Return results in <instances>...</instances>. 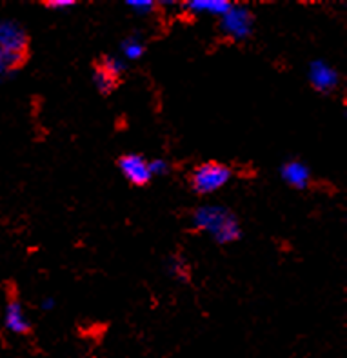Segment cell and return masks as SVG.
Listing matches in <instances>:
<instances>
[{
	"mask_svg": "<svg viewBox=\"0 0 347 358\" xmlns=\"http://www.w3.org/2000/svg\"><path fill=\"white\" fill-rule=\"evenodd\" d=\"M222 33L234 41L248 38L253 31V13L246 8H231L220 22Z\"/></svg>",
	"mask_w": 347,
	"mask_h": 358,
	"instance_id": "cell-6",
	"label": "cell"
},
{
	"mask_svg": "<svg viewBox=\"0 0 347 358\" xmlns=\"http://www.w3.org/2000/svg\"><path fill=\"white\" fill-rule=\"evenodd\" d=\"M117 166L120 169V173L124 175L131 186L135 187H144L148 186L153 175H151V169H149V162L142 157V155L136 153H126L118 157Z\"/></svg>",
	"mask_w": 347,
	"mask_h": 358,
	"instance_id": "cell-5",
	"label": "cell"
},
{
	"mask_svg": "<svg viewBox=\"0 0 347 358\" xmlns=\"http://www.w3.org/2000/svg\"><path fill=\"white\" fill-rule=\"evenodd\" d=\"M199 227L211 229L218 242H233L239 238V220L220 209H200L197 213Z\"/></svg>",
	"mask_w": 347,
	"mask_h": 358,
	"instance_id": "cell-2",
	"label": "cell"
},
{
	"mask_svg": "<svg viewBox=\"0 0 347 358\" xmlns=\"http://www.w3.org/2000/svg\"><path fill=\"white\" fill-rule=\"evenodd\" d=\"M231 177H233V171L227 164L208 160V162L194 166L187 180H190V187L197 195H211L226 186Z\"/></svg>",
	"mask_w": 347,
	"mask_h": 358,
	"instance_id": "cell-1",
	"label": "cell"
},
{
	"mask_svg": "<svg viewBox=\"0 0 347 358\" xmlns=\"http://www.w3.org/2000/svg\"><path fill=\"white\" fill-rule=\"evenodd\" d=\"M124 51L129 59H139L140 55L144 53V45L140 44L136 38H129L127 42H124Z\"/></svg>",
	"mask_w": 347,
	"mask_h": 358,
	"instance_id": "cell-12",
	"label": "cell"
},
{
	"mask_svg": "<svg viewBox=\"0 0 347 358\" xmlns=\"http://www.w3.org/2000/svg\"><path fill=\"white\" fill-rule=\"evenodd\" d=\"M44 6L48 9H68L75 6V0H48Z\"/></svg>",
	"mask_w": 347,
	"mask_h": 358,
	"instance_id": "cell-13",
	"label": "cell"
},
{
	"mask_svg": "<svg viewBox=\"0 0 347 358\" xmlns=\"http://www.w3.org/2000/svg\"><path fill=\"white\" fill-rule=\"evenodd\" d=\"M282 177L295 189H306L311 184V171L306 164L298 162V160H291L282 166Z\"/></svg>",
	"mask_w": 347,
	"mask_h": 358,
	"instance_id": "cell-9",
	"label": "cell"
},
{
	"mask_svg": "<svg viewBox=\"0 0 347 358\" xmlns=\"http://www.w3.org/2000/svg\"><path fill=\"white\" fill-rule=\"evenodd\" d=\"M233 8L231 2L226 0H193V2H187L185 9H190L193 13H211V15H224Z\"/></svg>",
	"mask_w": 347,
	"mask_h": 358,
	"instance_id": "cell-10",
	"label": "cell"
},
{
	"mask_svg": "<svg viewBox=\"0 0 347 358\" xmlns=\"http://www.w3.org/2000/svg\"><path fill=\"white\" fill-rule=\"evenodd\" d=\"M127 6H131L133 9H136V11H151L153 9V2H148V0H136V2H127Z\"/></svg>",
	"mask_w": 347,
	"mask_h": 358,
	"instance_id": "cell-14",
	"label": "cell"
},
{
	"mask_svg": "<svg viewBox=\"0 0 347 358\" xmlns=\"http://www.w3.org/2000/svg\"><path fill=\"white\" fill-rule=\"evenodd\" d=\"M6 329L15 335H29L31 333V324L24 313L22 302L15 293H9L8 302H6V315H4Z\"/></svg>",
	"mask_w": 347,
	"mask_h": 358,
	"instance_id": "cell-8",
	"label": "cell"
},
{
	"mask_svg": "<svg viewBox=\"0 0 347 358\" xmlns=\"http://www.w3.org/2000/svg\"><path fill=\"white\" fill-rule=\"evenodd\" d=\"M309 84L315 91L322 95L333 93L340 84V75L337 69H333L330 64L325 62H313L309 69Z\"/></svg>",
	"mask_w": 347,
	"mask_h": 358,
	"instance_id": "cell-7",
	"label": "cell"
},
{
	"mask_svg": "<svg viewBox=\"0 0 347 358\" xmlns=\"http://www.w3.org/2000/svg\"><path fill=\"white\" fill-rule=\"evenodd\" d=\"M122 73H124V66L120 60L109 55H102L93 62V82L100 95L109 96L118 90L122 84Z\"/></svg>",
	"mask_w": 347,
	"mask_h": 358,
	"instance_id": "cell-3",
	"label": "cell"
},
{
	"mask_svg": "<svg viewBox=\"0 0 347 358\" xmlns=\"http://www.w3.org/2000/svg\"><path fill=\"white\" fill-rule=\"evenodd\" d=\"M27 64V60L18 59V57H13V55L6 53V51L0 50V82L8 78L9 75H13L15 71L22 69Z\"/></svg>",
	"mask_w": 347,
	"mask_h": 358,
	"instance_id": "cell-11",
	"label": "cell"
},
{
	"mask_svg": "<svg viewBox=\"0 0 347 358\" xmlns=\"http://www.w3.org/2000/svg\"><path fill=\"white\" fill-rule=\"evenodd\" d=\"M0 50L6 53L18 57V59L29 60V36L20 24L2 20L0 22Z\"/></svg>",
	"mask_w": 347,
	"mask_h": 358,
	"instance_id": "cell-4",
	"label": "cell"
}]
</instances>
